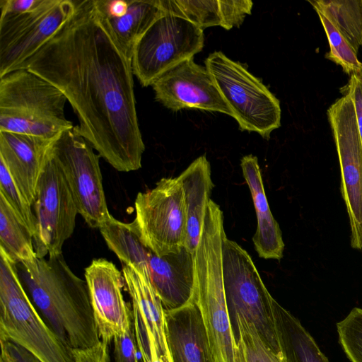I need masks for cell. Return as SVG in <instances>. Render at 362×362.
<instances>
[{
	"label": "cell",
	"instance_id": "obj_1",
	"mask_svg": "<svg viewBox=\"0 0 362 362\" xmlns=\"http://www.w3.org/2000/svg\"><path fill=\"white\" fill-rule=\"evenodd\" d=\"M58 30L18 69L57 88L75 112L78 131L115 169L141 168L132 56L116 37L103 0H73Z\"/></svg>",
	"mask_w": 362,
	"mask_h": 362
},
{
	"label": "cell",
	"instance_id": "obj_2",
	"mask_svg": "<svg viewBox=\"0 0 362 362\" xmlns=\"http://www.w3.org/2000/svg\"><path fill=\"white\" fill-rule=\"evenodd\" d=\"M17 267L32 302L64 343L84 349L100 341L87 283L71 270L63 254Z\"/></svg>",
	"mask_w": 362,
	"mask_h": 362
},
{
	"label": "cell",
	"instance_id": "obj_3",
	"mask_svg": "<svg viewBox=\"0 0 362 362\" xmlns=\"http://www.w3.org/2000/svg\"><path fill=\"white\" fill-rule=\"evenodd\" d=\"M223 214L210 200L194 252L196 288L193 301L202 315L215 362H236V342L227 309L223 277Z\"/></svg>",
	"mask_w": 362,
	"mask_h": 362
},
{
	"label": "cell",
	"instance_id": "obj_4",
	"mask_svg": "<svg viewBox=\"0 0 362 362\" xmlns=\"http://www.w3.org/2000/svg\"><path fill=\"white\" fill-rule=\"evenodd\" d=\"M65 95L26 69L0 77V132L53 139L73 127L66 119Z\"/></svg>",
	"mask_w": 362,
	"mask_h": 362
},
{
	"label": "cell",
	"instance_id": "obj_5",
	"mask_svg": "<svg viewBox=\"0 0 362 362\" xmlns=\"http://www.w3.org/2000/svg\"><path fill=\"white\" fill-rule=\"evenodd\" d=\"M0 340L10 341L41 362H76L38 313L20 279L17 262L0 247Z\"/></svg>",
	"mask_w": 362,
	"mask_h": 362
},
{
	"label": "cell",
	"instance_id": "obj_6",
	"mask_svg": "<svg viewBox=\"0 0 362 362\" xmlns=\"http://www.w3.org/2000/svg\"><path fill=\"white\" fill-rule=\"evenodd\" d=\"M205 66L239 129L269 139L272 132L281 126L279 99L244 65L221 51L209 54Z\"/></svg>",
	"mask_w": 362,
	"mask_h": 362
},
{
	"label": "cell",
	"instance_id": "obj_7",
	"mask_svg": "<svg viewBox=\"0 0 362 362\" xmlns=\"http://www.w3.org/2000/svg\"><path fill=\"white\" fill-rule=\"evenodd\" d=\"M223 277L231 327L239 316L252 322L265 344L282 356L272 311L274 299L250 255L226 235L223 241Z\"/></svg>",
	"mask_w": 362,
	"mask_h": 362
},
{
	"label": "cell",
	"instance_id": "obj_8",
	"mask_svg": "<svg viewBox=\"0 0 362 362\" xmlns=\"http://www.w3.org/2000/svg\"><path fill=\"white\" fill-rule=\"evenodd\" d=\"M82 136L76 126L53 141L50 152L61 170L78 214L93 228H100L111 218L105 196L99 155Z\"/></svg>",
	"mask_w": 362,
	"mask_h": 362
},
{
	"label": "cell",
	"instance_id": "obj_9",
	"mask_svg": "<svg viewBox=\"0 0 362 362\" xmlns=\"http://www.w3.org/2000/svg\"><path fill=\"white\" fill-rule=\"evenodd\" d=\"M204 45L203 30L165 11L135 44L132 54L133 73L143 87L152 86L168 70L194 58Z\"/></svg>",
	"mask_w": 362,
	"mask_h": 362
},
{
	"label": "cell",
	"instance_id": "obj_10",
	"mask_svg": "<svg viewBox=\"0 0 362 362\" xmlns=\"http://www.w3.org/2000/svg\"><path fill=\"white\" fill-rule=\"evenodd\" d=\"M133 221L146 246L158 256L180 252L187 237V208L180 177H163L139 192Z\"/></svg>",
	"mask_w": 362,
	"mask_h": 362
},
{
	"label": "cell",
	"instance_id": "obj_11",
	"mask_svg": "<svg viewBox=\"0 0 362 362\" xmlns=\"http://www.w3.org/2000/svg\"><path fill=\"white\" fill-rule=\"evenodd\" d=\"M32 206L36 220L33 244L37 258L62 254L64 242L74 231L78 212L50 148L37 184Z\"/></svg>",
	"mask_w": 362,
	"mask_h": 362
},
{
	"label": "cell",
	"instance_id": "obj_12",
	"mask_svg": "<svg viewBox=\"0 0 362 362\" xmlns=\"http://www.w3.org/2000/svg\"><path fill=\"white\" fill-rule=\"evenodd\" d=\"M73 0H37L24 13L0 18V77L16 70L64 23Z\"/></svg>",
	"mask_w": 362,
	"mask_h": 362
},
{
	"label": "cell",
	"instance_id": "obj_13",
	"mask_svg": "<svg viewBox=\"0 0 362 362\" xmlns=\"http://www.w3.org/2000/svg\"><path fill=\"white\" fill-rule=\"evenodd\" d=\"M330 105L328 120L341 172V192L349 218L351 246L362 249V143L353 100L347 93Z\"/></svg>",
	"mask_w": 362,
	"mask_h": 362
},
{
	"label": "cell",
	"instance_id": "obj_14",
	"mask_svg": "<svg viewBox=\"0 0 362 362\" xmlns=\"http://www.w3.org/2000/svg\"><path fill=\"white\" fill-rule=\"evenodd\" d=\"M122 273L132 300L136 342L142 362H173L167 339L165 309L148 274L124 264Z\"/></svg>",
	"mask_w": 362,
	"mask_h": 362
},
{
	"label": "cell",
	"instance_id": "obj_15",
	"mask_svg": "<svg viewBox=\"0 0 362 362\" xmlns=\"http://www.w3.org/2000/svg\"><path fill=\"white\" fill-rule=\"evenodd\" d=\"M155 99L165 107L217 112L233 117L206 66L187 59L164 73L153 84Z\"/></svg>",
	"mask_w": 362,
	"mask_h": 362
},
{
	"label": "cell",
	"instance_id": "obj_16",
	"mask_svg": "<svg viewBox=\"0 0 362 362\" xmlns=\"http://www.w3.org/2000/svg\"><path fill=\"white\" fill-rule=\"evenodd\" d=\"M85 279L100 338L109 345L133 325L132 308L122 294V273L112 262L95 259L85 269Z\"/></svg>",
	"mask_w": 362,
	"mask_h": 362
},
{
	"label": "cell",
	"instance_id": "obj_17",
	"mask_svg": "<svg viewBox=\"0 0 362 362\" xmlns=\"http://www.w3.org/2000/svg\"><path fill=\"white\" fill-rule=\"evenodd\" d=\"M147 268L151 284L165 310L193 300L197 281L194 254L185 247L178 252L163 256L151 250Z\"/></svg>",
	"mask_w": 362,
	"mask_h": 362
},
{
	"label": "cell",
	"instance_id": "obj_18",
	"mask_svg": "<svg viewBox=\"0 0 362 362\" xmlns=\"http://www.w3.org/2000/svg\"><path fill=\"white\" fill-rule=\"evenodd\" d=\"M54 139L0 132V160L32 206L47 152Z\"/></svg>",
	"mask_w": 362,
	"mask_h": 362
},
{
	"label": "cell",
	"instance_id": "obj_19",
	"mask_svg": "<svg viewBox=\"0 0 362 362\" xmlns=\"http://www.w3.org/2000/svg\"><path fill=\"white\" fill-rule=\"evenodd\" d=\"M165 318L173 362H215L201 313L193 300L165 310Z\"/></svg>",
	"mask_w": 362,
	"mask_h": 362
},
{
	"label": "cell",
	"instance_id": "obj_20",
	"mask_svg": "<svg viewBox=\"0 0 362 362\" xmlns=\"http://www.w3.org/2000/svg\"><path fill=\"white\" fill-rule=\"evenodd\" d=\"M240 167L257 216V229L252 237L255 250L259 257L280 260L285 245L279 225L271 212L266 197L258 159L252 154L245 156L241 158Z\"/></svg>",
	"mask_w": 362,
	"mask_h": 362
},
{
	"label": "cell",
	"instance_id": "obj_21",
	"mask_svg": "<svg viewBox=\"0 0 362 362\" xmlns=\"http://www.w3.org/2000/svg\"><path fill=\"white\" fill-rule=\"evenodd\" d=\"M179 177L183 187L187 208L185 247L194 254L214 187L211 165L206 156L202 155L195 159Z\"/></svg>",
	"mask_w": 362,
	"mask_h": 362
},
{
	"label": "cell",
	"instance_id": "obj_22",
	"mask_svg": "<svg viewBox=\"0 0 362 362\" xmlns=\"http://www.w3.org/2000/svg\"><path fill=\"white\" fill-rule=\"evenodd\" d=\"M272 311L284 362H329L301 322L275 299Z\"/></svg>",
	"mask_w": 362,
	"mask_h": 362
},
{
	"label": "cell",
	"instance_id": "obj_23",
	"mask_svg": "<svg viewBox=\"0 0 362 362\" xmlns=\"http://www.w3.org/2000/svg\"><path fill=\"white\" fill-rule=\"evenodd\" d=\"M99 230L107 247L122 264L132 265L148 274L147 262L151 250L141 240L133 222L126 223L112 216Z\"/></svg>",
	"mask_w": 362,
	"mask_h": 362
},
{
	"label": "cell",
	"instance_id": "obj_24",
	"mask_svg": "<svg viewBox=\"0 0 362 362\" xmlns=\"http://www.w3.org/2000/svg\"><path fill=\"white\" fill-rule=\"evenodd\" d=\"M0 247L17 263H32L37 258L31 231L1 193Z\"/></svg>",
	"mask_w": 362,
	"mask_h": 362
},
{
	"label": "cell",
	"instance_id": "obj_25",
	"mask_svg": "<svg viewBox=\"0 0 362 362\" xmlns=\"http://www.w3.org/2000/svg\"><path fill=\"white\" fill-rule=\"evenodd\" d=\"M127 13L120 18H109L112 28L123 47L132 56L136 42L164 13L160 0H128Z\"/></svg>",
	"mask_w": 362,
	"mask_h": 362
},
{
	"label": "cell",
	"instance_id": "obj_26",
	"mask_svg": "<svg viewBox=\"0 0 362 362\" xmlns=\"http://www.w3.org/2000/svg\"><path fill=\"white\" fill-rule=\"evenodd\" d=\"M358 52L362 45V0H308Z\"/></svg>",
	"mask_w": 362,
	"mask_h": 362
},
{
	"label": "cell",
	"instance_id": "obj_27",
	"mask_svg": "<svg viewBox=\"0 0 362 362\" xmlns=\"http://www.w3.org/2000/svg\"><path fill=\"white\" fill-rule=\"evenodd\" d=\"M236 342V362H284L262 340L255 325L238 316L232 326Z\"/></svg>",
	"mask_w": 362,
	"mask_h": 362
},
{
	"label": "cell",
	"instance_id": "obj_28",
	"mask_svg": "<svg viewBox=\"0 0 362 362\" xmlns=\"http://www.w3.org/2000/svg\"><path fill=\"white\" fill-rule=\"evenodd\" d=\"M162 8L203 30L221 25L218 0H160Z\"/></svg>",
	"mask_w": 362,
	"mask_h": 362
},
{
	"label": "cell",
	"instance_id": "obj_29",
	"mask_svg": "<svg viewBox=\"0 0 362 362\" xmlns=\"http://www.w3.org/2000/svg\"><path fill=\"white\" fill-rule=\"evenodd\" d=\"M316 13L329 45V51L325 57L339 65L347 74L362 75V63L358 58L357 52L327 17L320 12Z\"/></svg>",
	"mask_w": 362,
	"mask_h": 362
},
{
	"label": "cell",
	"instance_id": "obj_30",
	"mask_svg": "<svg viewBox=\"0 0 362 362\" xmlns=\"http://www.w3.org/2000/svg\"><path fill=\"white\" fill-rule=\"evenodd\" d=\"M339 342L351 362H362V308H354L337 323Z\"/></svg>",
	"mask_w": 362,
	"mask_h": 362
},
{
	"label": "cell",
	"instance_id": "obj_31",
	"mask_svg": "<svg viewBox=\"0 0 362 362\" xmlns=\"http://www.w3.org/2000/svg\"><path fill=\"white\" fill-rule=\"evenodd\" d=\"M0 193L6 197L34 236L36 232V220L32 211V205L17 187L1 160H0Z\"/></svg>",
	"mask_w": 362,
	"mask_h": 362
},
{
	"label": "cell",
	"instance_id": "obj_32",
	"mask_svg": "<svg viewBox=\"0 0 362 362\" xmlns=\"http://www.w3.org/2000/svg\"><path fill=\"white\" fill-rule=\"evenodd\" d=\"M252 6L250 0H218L221 26L227 30L239 28L246 16L251 14Z\"/></svg>",
	"mask_w": 362,
	"mask_h": 362
},
{
	"label": "cell",
	"instance_id": "obj_33",
	"mask_svg": "<svg viewBox=\"0 0 362 362\" xmlns=\"http://www.w3.org/2000/svg\"><path fill=\"white\" fill-rule=\"evenodd\" d=\"M112 342L115 362H139L134 324L126 333L115 337Z\"/></svg>",
	"mask_w": 362,
	"mask_h": 362
},
{
	"label": "cell",
	"instance_id": "obj_34",
	"mask_svg": "<svg viewBox=\"0 0 362 362\" xmlns=\"http://www.w3.org/2000/svg\"><path fill=\"white\" fill-rule=\"evenodd\" d=\"M341 90V93L350 95L354 103L358 130L362 143V75H351L349 83Z\"/></svg>",
	"mask_w": 362,
	"mask_h": 362
},
{
	"label": "cell",
	"instance_id": "obj_35",
	"mask_svg": "<svg viewBox=\"0 0 362 362\" xmlns=\"http://www.w3.org/2000/svg\"><path fill=\"white\" fill-rule=\"evenodd\" d=\"M108 346L100 340L90 348L74 349L76 362H110Z\"/></svg>",
	"mask_w": 362,
	"mask_h": 362
},
{
	"label": "cell",
	"instance_id": "obj_36",
	"mask_svg": "<svg viewBox=\"0 0 362 362\" xmlns=\"http://www.w3.org/2000/svg\"><path fill=\"white\" fill-rule=\"evenodd\" d=\"M37 0H0V18L17 15L31 9Z\"/></svg>",
	"mask_w": 362,
	"mask_h": 362
},
{
	"label": "cell",
	"instance_id": "obj_37",
	"mask_svg": "<svg viewBox=\"0 0 362 362\" xmlns=\"http://www.w3.org/2000/svg\"><path fill=\"white\" fill-rule=\"evenodd\" d=\"M0 343L14 362H41L28 351L16 344L5 340H0Z\"/></svg>",
	"mask_w": 362,
	"mask_h": 362
},
{
	"label": "cell",
	"instance_id": "obj_38",
	"mask_svg": "<svg viewBox=\"0 0 362 362\" xmlns=\"http://www.w3.org/2000/svg\"><path fill=\"white\" fill-rule=\"evenodd\" d=\"M104 8L109 18H120L128 9V1L124 0H103Z\"/></svg>",
	"mask_w": 362,
	"mask_h": 362
},
{
	"label": "cell",
	"instance_id": "obj_39",
	"mask_svg": "<svg viewBox=\"0 0 362 362\" xmlns=\"http://www.w3.org/2000/svg\"><path fill=\"white\" fill-rule=\"evenodd\" d=\"M0 362H14L4 347L1 346Z\"/></svg>",
	"mask_w": 362,
	"mask_h": 362
}]
</instances>
